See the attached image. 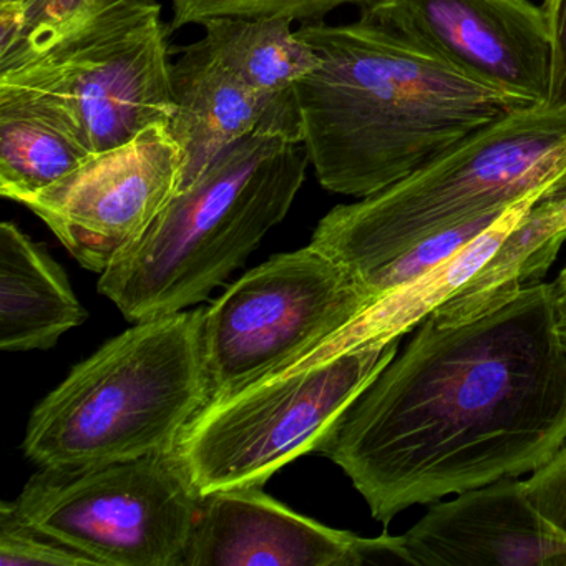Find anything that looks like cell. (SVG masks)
<instances>
[{"label":"cell","mask_w":566,"mask_h":566,"mask_svg":"<svg viewBox=\"0 0 566 566\" xmlns=\"http://www.w3.org/2000/svg\"><path fill=\"white\" fill-rule=\"evenodd\" d=\"M566 443V339L552 284L440 326L426 317L319 452L387 523L548 462Z\"/></svg>","instance_id":"obj_1"},{"label":"cell","mask_w":566,"mask_h":566,"mask_svg":"<svg viewBox=\"0 0 566 566\" xmlns=\"http://www.w3.org/2000/svg\"><path fill=\"white\" fill-rule=\"evenodd\" d=\"M297 34L321 59L294 88L301 142L331 193H379L480 128L539 104L363 18L301 24Z\"/></svg>","instance_id":"obj_2"},{"label":"cell","mask_w":566,"mask_h":566,"mask_svg":"<svg viewBox=\"0 0 566 566\" xmlns=\"http://www.w3.org/2000/svg\"><path fill=\"white\" fill-rule=\"evenodd\" d=\"M310 167L293 92L165 207L98 293L134 324L203 303L286 218Z\"/></svg>","instance_id":"obj_3"},{"label":"cell","mask_w":566,"mask_h":566,"mask_svg":"<svg viewBox=\"0 0 566 566\" xmlns=\"http://www.w3.org/2000/svg\"><path fill=\"white\" fill-rule=\"evenodd\" d=\"M203 310L140 321L82 360L32 412L24 452L45 469L177 449L210 403Z\"/></svg>","instance_id":"obj_4"},{"label":"cell","mask_w":566,"mask_h":566,"mask_svg":"<svg viewBox=\"0 0 566 566\" xmlns=\"http://www.w3.org/2000/svg\"><path fill=\"white\" fill-rule=\"evenodd\" d=\"M566 181V107L536 104L463 138L386 190L337 205L311 244L360 284L433 234Z\"/></svg>","instance_id":"obj_5"},{"label":"cell","mask_w":566,"mask_h":566,"mask_svg":"<svg viewBox=\"0 0 566 566\" xmlns=\"http://www.w3.org/2000/svg\"><path fill=\"white\" fill-rule=\"evenodd\" d=\"M397 353L399 339L354 347L208 403L177 447L198 492L263 485L287 463L319 452Z\"/></svg>","instance_id":"obj_6"},{"label":"cell","mask_w":566,"mask_h":566,"mask_svg":"<svg viewBox=\"0 0 566 566\" xmlns=\"http://www.w3.org/2000/svg\"><path fill=\"white\" fill-rule=\"evenodd\" d=\"M167 31L157 0H117L38 51L0 67V82L54 102L92 154L170 125Z\"/></svg>","instance_id":"obj_7"},{"label":"cell","mask_w":566,"mask_h":566,"mask_svg":"<svg viewBox=\"0 0 566 566\" xmlns=\"http://www.w3.org/2000/svg\"><path fill=\"white\" fill-rule=\"evenodd\" d=\"M200 502L175 449L98 465L41 467L14 505L95 566H184Z\"/></svg>","instance_id":"obj_8"},{"label":"cell","mask_w":566,"mask_h":566,"mask_svg":"<svg viewBox=\"0 0 566 566\" xmlns=\"http://www.w3.org/2000/svg\"><path fill=\"white\" fill-rule=\"evenodd\" d=\"M374 301L346 268L311 243L274 254L203 310L210 402L293 366Z\"/></svg>","instance_id":"obj_9"},{"label":"cell","mask_w":566,"mask_h":566,"mask_svg":"<svg viewBox=\"0 0 566 566\" xmlns=\"http://www.w3.org/2000/svg\"><path fill=\"white\" fill-rule=\"evenodd\" d=\"M184 154L168 125H155L25 201L88 271L102 274L130 250L180 193Z\"/></svg>","instance_id":"obj_10"},{"label":"cell","mask_w":566,"mask_h":566,"mask_svg":"<svg viewBox=\"0 0 566 566\" xmlns=\"http://www.w3.org/2000/svg\"><path fill=\"white\" fill-rule=\"evenodd\" d=\"M360 18L486 84L546 104L552 41L532 0H374Z\"/></svg>","instance_id":"obj_11"},{"label":"cell","mask_w":566,"mask_h":566,"mask_svg":"<svg viewBox=\"0 0 566 566\" xmlns=\"http://www.w3.org/2000/svg\"><path fill=\"white\" fill-rule=\"evenodd\" d=\"M413 565L403 536L364 538L287 509L261 485L201 495L184 566Z\"/></svg>","instance_id":"obj_12"},{"label":"cell","mask_w":566,"mask_h":566,"mask_svg":"<svg viewBox=\"0 0 566 566\" xmlns=\"http://www.w3.org/2000/svg\"><path fill=\"white\" fill-rule=\"evenodd\" d=\"M402 536L416 566H563L516 476L432 503Z\"/></svg>","instance_id":"obj_13"},{"label":"cell","mask_w":566,"mask_h":566,"mask_svg":"<svg viewBox=\"0 0 566 566\" xmlns=\"http://www.w3.org/2000/svg\"><path fill=\"white\" fill-rule=\"evenodd\" d=\"M170 82L175 112L168 128L184 154L180 191L224 150L263 127L294 92L277 98L258 94L218 61L203 39L171 64Z\"/></svg>","instance_id":"obj_14"},{"label":"cell","mask_w":566,"mask_h":566,"mask_svg":"<svg viewBox=\"0 0 566 566\" xmlns=\"http://www.w3.org/2000/svg\"><path fill=\"white\" fill-rule=\"evenodd\" d=\"M87 319L67 274L18 224H0V347L48 350Z\"/></svg>","instance_id":"obj_15"},{"label":"cell","mask_w":566,"mask_h":566,"mask_svg":"<svg viewBox=\"0 0 566 566\" xmlns=\"http://www.w3.org/2000/svg\"><path fill=\"white\" fill-rule=\"evenodd\" d=\"M546 193L548 191L530 195L506 208L496 218L495 223L490 224L480 237L470 241L450 260L443 261L440 266L433 268L429 273L374 301L349 326L324 340L313 353L307 354L291 367L326 359L367 344L392 343L413 327H419L426 317H429L440 304L446 303L473 274H476V271L499 250L505 238L518 227L520 221L528 214L533 205Z\"/></svg>","instance_id":"obj_16"},{"label":"cell","mask_w":566,"mask_h":566,"mask_svg":"<svg viewBox=\"0 0 566 566\" xmlns=\"http://www.w3.org/2000/svg\"><path fill=\"white\" fill-rule=\"evenodd\" d=\"M92 151L44 95L0 82V195L24 205L81 167Z\"/></svg>","instance_id":"obj_17"},{"label":"cell","mask_w":566,"mask_h":566,"mask_svg":"<svg viewBox=\"0 0 566 566\" xmlns=\"http://www.w3.org/2000/svg\"><path fill=\"white\" fill-rule=\"evenodd\" d=\"M539 200L476 274L430 314L437 324L465 323L505 303L523 287L542 283L566 241V223Z\"/></svg>","instance_id":"obj_18"},{"label":"cell","mask_w":566,"mask_h":566,"mask_svg":"<svg viewBox=\"0 0 566 566\" xmlns=\"http://www.w3.org/2000/svg\"><path fill=\"white\" fill-rule=\"evenodd\" d=\"M203 29L218 61L264 97L290 94L321 64L287 19H214Z\"/></svg>","instance_id":"obj_19"},{"label":"cell","mask_w":566,"mask_h":566,"mask_svg":"<svg viewBox=\"0 0 566 566\" xmlns=\"http://www.w3.org/2000/svg\"><path fill=\"white\" fill-rule=\"evenodd\" d=\"M171 29L197 24L203 28L214 19H287L311 24L323 22L340 8H369L374 0H170Z\"/></svg>","instance_id":"obj_20"},{"label":"cell","mask_w":566,"mask_h":566,"mask_svg":"<svg viewBox=\"0 0 566 566\" xmlns=\"http://www.w3.org/2000/svg\"><path fill=\"white\" fill-rule=\"evenodd\" d=\"M505 211V210H503ZM490 213L485 217L475 218L467 223L457 224L442 233L427 238L422 243L413 247L412 250L403 253L387 266L380 268L364 283V287L373 294L376 300L386 296L390 291L422 274L429 273L433 268L440 266L443 261L450 260L453 254L459 253L470 241L483 233L490 224L495 223L496 218L503 213Z\"/></svg>","instance_id":"obj_21"},{"label":"cell","mask_w":566,"mask_h":566,"mask_svg":"<svg viewBox=\"0 0 566 566\" xmlns=\"http://www.w3.org/2000/svg\"><path fill=\"white\" fill-rule=\"evenodd\" d=\"M0 565L95 566L87 556L22 518L8 500L0 505Z\"/></svg>","instance_id":"obj_22"},{"label":"cell","mask_w":566,"mask_h":566,"mask_svg":"<svg viewBox=\"0 0 566 566\" xmlns=\"http://www.w3.org/2000/svg\"><path fill=\"white\" fill-rule=\"evenodd\" d=\"M114 2L117 0H28L22 9L18 42L11 51L0 55V67L44 48L82 19Z\"/></svg>","instance_id":"obj_23"},{"label":"cell","mask_w":566,"mask_h":566,"mask_svg":"<svg viewBox=\"0 0 566 566\" xmlns=\"http://www.w3.org/2000/svg\"><path fill=\"white\" fill-rule=\"evenodd\" d=\"M523 485L566 566V443L548 462L533 470Z\"/></svg>","instance_id":"obj_24"},{"label":"cell","mask_w":566,"mask_h":566,"mask_svg":"<svg viewBox=\"0 0 566 566\" xmlns=\"http://www.w3.org/2000/svg\"><path fill=\"white\" fill-rule=\"evenodd\" d=\"M549 41H552V78L546 104L566 107V0H543Z\"/></svg>","instance_id":"obj_25"},{"label":"cell","mask_w":566,"mask_h":566,"mask_svg":"<svg viewBox=\"0 0 566 566\" xmlns=\"http://www.w3.org/2000/svg\"><path fill=\"white\" fill-rule=\"evenodd\" d=\"M539 201L566 221V181L549 190Z\"/></svg>","instance_id":"obj_26"},{"label":"cell","mask_w":566,"mask_h":566,"mask_svg":"<svg viewBox=\"0 0 566 566\" xmlns=\"http://www.w3.org/2000/svg\"><path fill=\"white\" fill-rule=\"evenodd\" d=\"M552 286L558 300L566 297V268H563L562 273H559L558 277L553 281Z\"/></svg>","instance_id":"obj_27"},{"label":"cell","mask_w":566,"mask_h":566,"mask_svg":"<svg viewBox=\"0 0 566 566\" xmlns=\"http://www.w3.org/2000/svg\"><path fill=\"white\" fill-rule=\"evenodd\" d=\"M556 300H558V297H556ZM558 324L559 331H562L566 339V297L558 300Z\"/></svg>","instance_id":"obj_28"},{"label":"cell","mask_w":566,"mask_h":566,"mask_svg":"<svg viewBox=\"0 0 566 566\" xmlns=\"http://www.w3.org/2000/svg\"><path fill=\"white\" fill-rule=\"evenodd\" d=\"M28 0H0V6H8V8L24 9Z\"/></svg>","instance_id":"obj_29"},{"label":"cell","mask_w":566,"mask_h":566,"mask_svg":"<svg viewBox=\"0 0 566 566\" xmlns=\"http://www.w3.org/2000/svg\"><path fill=\"white\" fill-rule=\"evenodd\" d=\"M147 2H154V0H147Z\"/></svg>","instance_id":"obj_30"}]
</instances>
